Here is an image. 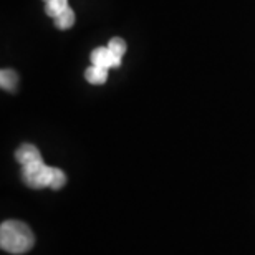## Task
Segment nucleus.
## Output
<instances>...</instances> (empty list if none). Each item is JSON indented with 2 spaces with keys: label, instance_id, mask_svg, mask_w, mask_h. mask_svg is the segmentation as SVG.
Returning a JSON list of instances; mask_svg holds the SVG:
<instances>
[{
  "label": "nucleus",
  "instance_id": "obj_9",
  "mask_svg": "<svg viewBox=\"0 0 255 255\" xmlns=\"http://www.w3.org/2000/svg\"><path fill=\"white\" fill-rule=\"evenodd\" d=\"M43 2H47V0H43Z\"/></svg>",
  "mask_w": 255,
  "mask_h": 255
},
{
  "label": "nucleus",
  "instance_id": "obj_7",
  "mask_svg": "<svg viewBox=\"0 0 255 255\" xmlns=\"http://www.w3.org/2000/svg\"><path fill=\"white\" fill-rule=\"evenodd\" d=\"M66 7H68V0H47L45 2V13L52 18H57Z\"/></svg>",
  "mask_w": 255,
  "mask_h": 255
},
{
  "label": "nucleus",
  "instance_id": "obj_1",
  "mask_svg": "<svg viewBox=\"0 0 255 255\" xmlns=\"http://www.w3.org/2000/svg\"><path fill=\"white\" fill-rule=\"evenodd\" d=\"M15 159L22 166V179L32 189L50 187L53 191L62 189L66 182V176L58 167L47 166L40 154L38 147L33 144H22L15 151Z\"/></svg>",
  "mask_w": 255,
  "mask_h": 255
},
{
  "label": "nucleus",
  "instance_id": "obj_6",
  "mask_svg": "<svg viewBox=\"0 0 255 255\" xmlns=\"http://www.w3.org/2000/svg\"><path fill=\"white\" fill-rule=\"evenodd\" d=\"M17 83H18V76L15 71L7 70V68H3L2 71H0V85H2L3 90L13 91L15 88H17Z\"/></svg>",
  "mask_w": 255,
  "mask_h": 255
},
{
  "label": "nucleus",
  "instance_id": "obj_5",
  "mask_svg": "<svg viewBox=\"0 0 255 255\" xmlns=\"http://www.w3.org/2000/svg\"><path fill=\"white\" fill-rule=\"evenodd\" d=\"M53 22H55V27H57L58 30H68V28H71L75 25V12H73V8H71L70 5H68V7H66L57 18H53Z\"/></svg>",
  "mask_w": 255,
  "mask_h": 255
},
{
  "label": "nucleus",
  "instance_id": "obj_2",
  "mask_svg": "<svg viewBox=\"0 0 255 255\" xmlns=\"http://www.w3.org/2000/svg\"><path fill=\"white\" fill-rule=\"evenodd\" d=\"M35 246V236L25 222L5 221L0 226V247L8 254H27Z\"/></svg>",
  "mask_w": 255,
  "mask_h": 255
},
{
  "label": "nucleus",
  "instance_id": "obj_3",
  "mask_svg": "<svg viewBox=\"0 0 255 255\" xmlns=\"http://www.w3.org/2000/svg\"><path fill=\"white\" fill-rule=\"evenodd\" d=\"M91 65H98L103 66V68L110 70V68H118L121 65V58L118 55H115L108 47H100L95 48L91 52Z\"/></svg>",
  "mask_w": 255,
  "mask_h": 255
},
{
  "label": "nucleus",
  "instance_id": "obj_8",
  "mask_svg": "<svg viewBox=\"0 0 255 255\" xmlns=\"http://www.w3.org/2000/svg\"><path fill=\"white\" fill-rule=\"evenodd\" d=\"M108 48L115 55H118L120 58H123V55L126 53V50H128V45H126V42L121 37H113V38L110 40Z\"/></svg>",
  "mask_w": 255,
  "mask_h": 255
},
{
  "label": "nucleus",
  "instance_id": "obj_4",
  "mask_svg": "<svg viewBox=\"0 0 255 255\" xmlns=\"http://www.w3.org/2000/svg\"><path fill=\"white\" fill-rule=\"evenodd\" d=\"M85 78L91 85H103L108 80V70L98 65H91L85 71Z\"/></svg>",
  "mask_w": 255,
  "mask_h": 255
}]
</instances>
